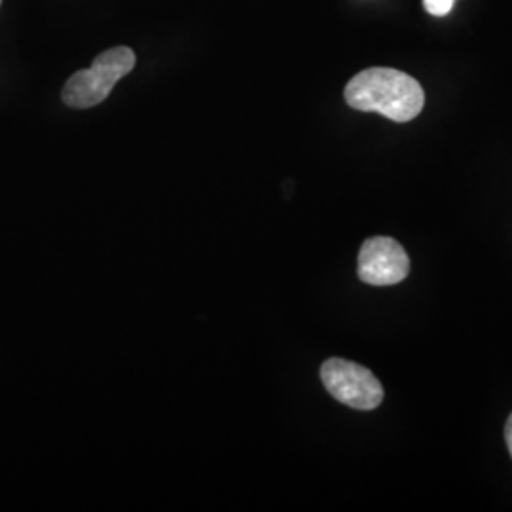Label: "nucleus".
<instances>
[{"mask_svg":"<svg viewBox=\"0 0 512 512\" xmlns=\"http://www.w3.org/2000/svg\"><path fill=\"white\" fill-rule=\"evenodd\" d=\"M349 107L361 112H378L393 122L414 120L425 105L420 82L397 69L374 67L355 74L346 86Z\"/></svg>","mask_w":512,"mask_h":512,"instance_id":"obj_1","label":"nucleus"},{"mask_svg":"<svg viewBox=\"0 0 512 512\" xmlns=\"http://www.w3.org/2000/svg\"><path fill=\"white\" fill-rule=\"evenodd\" d=\"M135 67V54L124 48H110L93 59L92 67L74 73L63 88V103L73 109H92L103 103L114 86Z\"/></svg>","mask_w":512,"mask_h":512,"instance_id":"obj_2","label":"nucleus"},{"mask_svg":"<svg viewBox=\"0 0 512 512\" xmlns=\"http://www.w3.org/2000/svg\"><path fill=\"white\" fill-rule=\"evenodd\" d=\"M321 382L338 403L355 410H374L384 401L380 380L365 368L346 359H329L321 366Z\"/></svg>","mask_w":512,"mask_h":512,"instance_id":"obj_3","label":"nucleus"},{"mask_svg":"<svg viewBox=\"0 0 512 512\" xmlns=\"http://www.w3.org/2000/svg\"><path fill=\"white\" fill-rule=\"evenodd\" d=\"M359 277L374 287L395 285L410 272V258L403 245L393 238L376 236L366 239L359 251Z\"/></svg>","mask_w":512,"mask_h":512,"instance_id":"obj_4","label":"nucleus"},{"mask_svg":"<svg viewBox=\"0 0 512 512\" xmlns=\"http://www.w3.org/2000/svg\"><path fill=\"white\" fill-rule=\"evenodd\" d=\"M456 0H423V8L431 14V16H446L452 12Z\"/></svg>","mask_w":512,"mask_h":512,"instance_id":"obj_5","label":"nucleus"},{"mask_svg":"<svg viewBox=\"0 0 512 512\" xmlns=\"http://www.w3.org/2000/svg\"><path fill=\"white\" fill-rule=\"evenodd\" d=\"M505 440H507V448H509V454L512 458V414L507 420V425H505Z\"/></svg>","mask_w":512,"mask_h":512,"instance_id":"obj_6","label":"nucleus"},{"mask_svg":"<svg viewBox=\"0 0 512 512\" xmlns=\"http://www.w3.org/2000/svg\"><path fill=\"white\" fill-rule=\"evenodd\" d=\"M0 2H2V0H0Z\"/></svg>","mask_w":512,"mask_h":512,"instance_id":"obj_7","label":"nucleus"}]
</instances>
